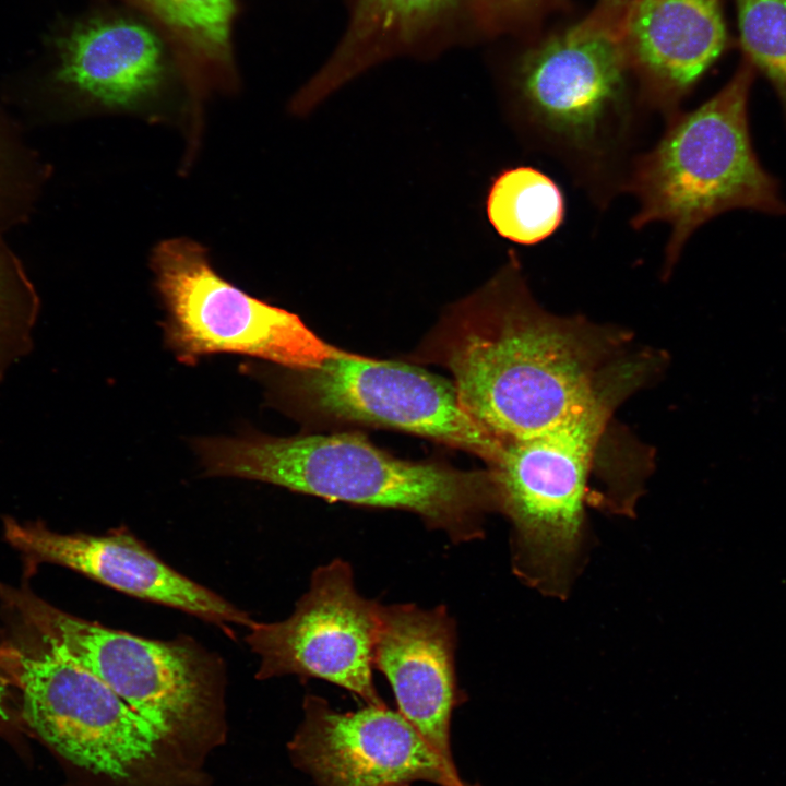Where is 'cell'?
Returning <instances> with one entry per match:
<instances>
[{
    "instance_id": "6da1fadb",
    "label": "cell",
    "mask_w": 786,
    "mask_h": 786,
    "mask_svg": "<svg viewBox=\"0 0 786 786\" xmlns=\"http://www.w3.org/2000/svg\"><path fill=\"white\" fill-rule=\"evenodd\" d=\"M629 342L619 329L544 309L510 254L445 311L414 359L452 373L464 409L502 452L586 403Z\"/></svg>"
},
{
    "instance_id": "7a4b0ae2",
    "label": "cell",
    "mask_w": 786,
    "mask_h": 786,
    "mask_svg": "<svg viewBox=\"0 0 786 786\" xmlns=\"http://www.w3.org/2000/svg\"><path fill=\"white\" fill-rule=\"evenodd\" d=\"M210 476L269 483L332 502L407 511L453 544L484 536L497 512L489 468L464 471L439 462L397 458L359 432L275 438L246 434L196 443Z\"/></svg>"
},
{
    "instance_id": "3957f363",
    "label": "cell",
    "mask_w": 786,
    "mask_h": 786,
    "mask_svg": "<svg viewBox=\"0 0 786 786\" xmlns=\"http://www.w3.org/2000/svg\"><path fill=\"white\" fill-rule=\"evenodd\" d=\"M658 357L624 356L593 396L558 425L505 446L489 465L497 505L512 526V569L525 584L564 599L584 563L588 478L619 405L647 382Z\"/></svg>"
},
{
    "instance_id": "277c9868",
    "label": "cell",
    "mask_w": 786,
    "mask_h": 786,
    "mask_svg": "<svg viewBox=\"0 0 786 786\" xmlns=\"http://www.w3.org/2000/svg\"><path fill=\"white\" fill-rule=\"evenodd\" d=\"M754 68L743 61L715 95L677 112L655 146L638 158L628 190L638 202L635 228H669L665 274L692 234L713 217L736 209L786 215L777 181L760 164L748 126Z\"/></svg>"
},
{
    "instance_id": "5b68a950",
    "label": "cell",
    "mask_w": 786,
    "mask_h": 786,
    "mask_svg": "<svg viewBox=\"0 0 786 786\" xmlns=\"http://www.w3.org/2000/svg\"><path fill=\"white\" fill-rule=\"evenodd\" d=\"M19 609L47 647L105 682L170 746L207 767L229 734L226 672L218 655L188 636L153 640L72 616L28 594Z\"/></svg>"
},
{
    "instance_id": "8992f818",
    "label": "cell",
    "mask_w": 786,
    "mask_h": 786,
    "mask_svg": "<svg viewBox=\"0 0 786 786\" xmlns=\"http://www.w3.org/2000/svg\"><path fill=\"white\" fill-rule=\"evenodd\" d=\"M19 680L29 727L95 786H211L207 767L64 654L47 647L22 658Z\"/></svg>"
},
{
    "instance_id": "52a82bcc",
    "label": "cell",
    "mask_w": 786,
    "mask_h": 786,
    "mask_svg": "<svg viewBox=\"0 0 786 786\" xmlns=\"http://www.w3.org/2000/svg\"><path fill=\"white\" fill-rule=\"evenodd\" d=\"M631 76L619 29L586 15L522 57L512 116L584 177L600 176L632 126Z\"/></svg>"
},
{
    "instance_id": "ba28073f",
    "label": "cell",
    "mask_w": 786,
    "mask_h": 786,
    "mask_svg": "<svg viewBox=\"0 0 786 786\" xmlns=\"http://www.w3.org/2000/svg\"><path fill=\"white\" fill-rule=\"evenodd\" d=\"M278 402L296 416L389 428L495 463L499 446L464 409L453 382L421 368L347 353L274 377Z\"/></svg>"
},
{
    "instance_id": "9c48e42d",
    "label": "cell",
    "mask_w": 786,
    "mask_h": 786,
    "mask_svg": "<svg viewBox=\"0 0 786 786\" xmlns=\"http://www.w3.org/2000/svg\"><path fill=\"white\" fill-rule=\"evenodd\" d=\"M151 262L168 311L166 340L183 361L235 353L308 369L348 353L319 337L297 314L222 278L191 239L160 242Z\"/></svg>"
},
{
    "instance_id": "30bf717a",
    "label": "cell",
    "mask_w": 786,
    "mask_h": 786,
    "mask_svg": "<svg viewBox=\"0 0 786 786\" xmlns=\"http://www.w3.org/2000/svg\"><path fill=\"white\" fill-rule=\"evenodd\" d=\"M380 606L358 593L348 562L335 559L317 568L287 619L248 628L245 641L259 658L255 678H317L366 705H386L372 677Z\"/></svg>"
},
{
    "instance_id": "8fae6325",
    "label": "cell",
    "mask_w": 786,
    "mask_h": 786,
    "mask_svg": "<svg viewBox=\"0 0 786 786\" xmlns=\"http://www.w3.org/2000/svg\"><path fill=\"white\" fill-rule=\"evenodd\" d=\"M287 742L291 764L314 786H388L424 781L467 786L417 729L388 705L338 712L315 694Z\"/></svg>"
},
{
    "instance_id": "7c38bea8",
    "label": "cell",
    "mask_w": 786,
    "mask_h": 786,
    "mask_svg": "<svg viewBox=\"0 0 786 786\" xmlns=\"http://www.w3.org/2000/svg\"><path fill=\"white\" fill-rule=\"evenodd\" d=\"M7 540L29 559L76 571L129 596L178 609L225 630L250 615L164 562L126 527L104 535L61 534L43 524L4 522ZM229 633V631L227 630Z\"/></svg>"
},
{
    "instance_id": "4fadbf2b",
    "label": "cell",
    "mask_w": 786,
    "mask_h": 786,
    "mask_svg": "<svg viewBox=\"0 0 786 786\" xmlns=\"http://www.w3.org/2000/svg\"><path fill=\"white\" fill-rule=\"evenodd\" d=\"M456 627L444 605L380 606L373 668L390 683L397 711L455 773L451 719L466 695L455 671Z\"/></svg>"
},
{
    "instance_id": "5bb4252c",
    "label": "cell",
    "mask_w": 786,
    "mask_h": 786,
    "mask_svg": "<svg viewBox=\"0 0 786 786\" xmlns=\"http://www.w3.org/2000/svg\"><path fill=\"white\" fill-rule=\"evenodd\" d=\"M619 37L642 99L671 117L726 46L722 0H632Z\"/></svg>"
},
{
    "instance_id": "9a60e30c",
    "label": "cell",
    "mask_w": 786,
    "mask_h": 786,
    "mask_svg": "<svg viewBox=\"0 0 786 786\" xmlns=\"http://www.w3.org/2000/svg\"><path fill=\"white\" fill-rule=\"evenodd\" d=\"M123 9L80 21L57 43V80L108 107L138 105L157 93L171 67L178 70L158 28Z\"/></svg>"
},
{
    "instance_id": "2e32d148",
    "label": "cell",
    "mask_w": 786,
    "mask_h": 786,
    "mask_svg": "<svg viewBox=\"0 0 786 786\" xmlns=\"http://www.w3.org/2000/svg\"><path fill=\"white\" fill-rule=\"evenodd\" d=\"M168 40L178 72L196 103L237 81L233 28L237 0H118Z\"/></svg>"
},
{
    "instance_id": "e0dca14e",
    "label": "cell",
    "mask_w": 786,
    "mask_h": 786,
    "mask_svg": "<svg viewBox=\"0 0 786 786\" xmlns=\"http://www.w3.org/2000/svg\"><path fill=\"white\" fill-rule=\"evenodd\" d=\"M456 0H358L348 32L332 60L294 98L308 114L329 94L414 39Z\"/></svg>"
},
{
    "instance_id": "ac0fdd59",
    "label": "cell",
    "mask_w": 786,
    "mask_h": 786,
    "mask_svg": "<svg viewBox=\"0 0 786 786\" xmlns=\"http://www.w3.org/2000/svg\"><path fill=\"white\" fill-rule=\"evenodd\" d=\"M486 212L501 237L533 246L552 236L562 225L565 200L551 177L532 166H516L495 178L488 190Z\"/></svg>"
},
{
    "instance_id": "d6986e66",
    "label": "cell",
    "mask_w": 786,
    "mask_h": 786,
    "mask_svg": "<svg viewBox=\"0 0 786 786\" xmlns=\"http://www.w3.org/2000/svg\"><path fill=\"white\" fill-rule=\"evenodd\" d=\"M746 59L775 88L786 112V0H736Z\"/></svg>"
},
{
    "instance_id": "ffe728a7",
    "label": "cell",
    "mask_w": 786,
    "mask_h": 786,
    "mask_svg": "<svg viewBox=\"0 0 786 786\" xmlns=\"http://www.w3.org/2000/svg\"><path fill=\"white\" fill-rule=\"evenodd\" d=\"M39 302L19 265L0 253V382L33 348Z\"/></svg>"
},
{
    "instance_id": "44dd1931",
    "label": "cell",
    "mask_w": 786,
    "mask_h": 786,
    "mask_svg": "<svg viewBox=\"0 0 786 786\" xmlns=\"http://www.w3.org/2000/svg\"><path fill=\"white\" fill-rule=\"evenodd\" d=\"M544 0H476L480 21L490 29L515 26L531 19Z\"/></svg>"
},
{
    "instance_id": "7402d4cb",
    "label": "cell",
    "mask_w": 786,
    "mask_h": 786,
    "mask_svg": "<svg viewBox=\"0 0 786 786\" xmlns=\"http://www.w3.org/2000/svg\"><path fill=\"white\" fill-rule=\"evenodd\" d=\"M632 0H598L587 14L605 25L619 28L626 9Z\"/></svg>"
},
{
    "instance_id": "603a6c76",
    "label": "cell",
    "mask_w": 786,
    "mask_h": 786,
    "mask_svg": "<svg viewBox=\"0 0 786 786\" xmlns=\"http://www.w3.org/2000/svg\"><path fill=\"white\" fill-rule=\"evenodd\" d=\"M5 696H7V684L5 680L0 674V718H8V714L5 712Z\"/></svg>"
},
{
    "instance_id": "cb8c5ba5",
    "label": "cell",
    "mask_w": 786,
    "mask_h": 786,
    "mask_svg": "<svg viewBox=\"0 0 786 786\" xmlns=\"http://www.w3.org/2000/svg\"><path fill=\"white\" fill-rule=\"evenodd\" d=\"M388 786H409V784H392V785H388ZM467 786H483V785L479 783H475V784H468Z\"/></svg>"
}]
</instances>
